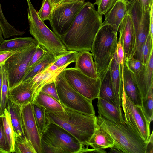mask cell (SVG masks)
Returning <instances> with one entry per match:
<instances>
[{"instance_id":"obj_1","label":"cell","mask_w":153,"mask_h":153,"mask_svg":"<svg viewBox=\"0 0 153 153\" xmlns=\"http://www.w3.org/2000/svg\"><path fill=\"white\" fill-rule=\"evenodd\" d=\"M102 22V16L96 10L94 5L85 2L68 30L59 37L68 50L91 51Z\"/></svg>"},{"instance_id":"obj_2","label":"cell","mask_w":153,"mask_h":153,"mask_svg":"<svg viewBox=\"0 0 153 153\" xmlns=\"http://www.w3.org/2000/svg\"><path fill=\"white\" fill-rule=\"evenodd\" d=\"M64 110L50 111L45 110L47 125L52 123L62 127L76 137L82 145L84 151L97 126L95 115L85 114L64 107Z\"/></svg>"},{"instance_id":"obj_3","label":"cell","mask_w":153,"mask_h":153,"mask_svg":"<svg viewBox=\"0 0 153 153\" xmlns=\"http://www.w3.org/2000/svg\"><path fill=\"white\" fill-rule=\"evenodd\" d=\"M96 122L111 136L114 146L123 153H146L147 142L138 135L125 121L123 123L115 122L99 114Z\"/></svg>"},{"instance_id":"obj_4","label":"cell","mask_w":153,"mask_h":153,"mask_svg":"<svg viewBox=\"0 0 153 153\" xmlns=\"http://www.w3.org/2000/svg\"><path fill=\"white\" fill-rule=\"evenodd\" d=\"M42 153H82L83 146L74 136L56 124H48L41 135Z\"/></svg>"},{"instance_id":"obj_5","label":"cell","mask_w":153,"mask_h":153,"mask_svg":"<svg viewBox=\"0 0 153 153\" xmlns=\"http://www.w3.org/2000/svg\"><path fill=\"white\" fill-rule=\"evenodd\" d=\"M117 32L110 25H102L94 39L91 51L99 76L108 67L116 51Z\"/></svg>"},{"instance_id":"obj_6","label":"cell","mask_w":153,"mask_h":153,"mask_svg":"<svg viewBox=\"0 0 153 153\" xmlns=\"http://www.w3.org/2000/svg\"><path fill=\"white\" fill-rule=\"evenodd\" d=\"M27 1L29 31L38 44L56 57L66 52L68 50L59 36L51 30L40 19L30 0Z\"/></svg>"},{"instance_id":"obj_7","label":"cell","mask_w":153,"mask_h":153,"mask_svg":"<svg viewBox=\"0 0 153 153\" xmlns=\"http://www.w3.org/2000/svg\"><path fill=\"white\" fill-rule=\"evenodd\" d=\"M64 70L55 79L61 104L64 107L76 111L90 115H95L92 100L81 94L70 85L65 76Z\"/></svg>"},{"instance_id":"obj_8","label":"cell","mask_w":153,"mask_h":153,"mask_svg":"<svg viewBox=\"0 0 153 153\" xmlns=\"http://www.w3.org/2000/svg\"><path fill=\"white\" fill-rule=\"evenodd\" d=\"M37 45H30L22 49L10 57L4 63L8 89L22 81Z\"/></svg>"},{"instance_id":"obj_9","label":"cell","mask_w":153,"mask_h":153,"mask_svg":"<svg viewBox=\"0 0 153 153\" xmlns=\"http://www.w3.org/2000/svg\"><path fill=\"white\" fill-rule=\"evenodd\" d=\"M121 106L125 121L138 135L147 142L150 135V122L145 117L142 107L134 104L123 89Z\"/></svg>"},{"instance_id":"obj_10","label":"cell","mask_w":153,"mask_h":153,"mask_svg":"<svg viewBox=\"0 0 153 153\" xmlns=\"http://www.w3.org/2000/svg\"><path fill=\"white\" fill-rule=\"evenodd\" d=\"M85 1L61 3L53 10L50 24L53 31L62 36L68 30Z\"/></svg>"},{"instance_id":"obj_11","label":"cell","mask_w":153,"mask_h":153,"mask_svg":"<svg viewBox=\"0 0 153 153\" xmlns=\"http://www.w3.org/2000/svg\"><path fill=\"white\" fill-rule=\"evenodd\" d=\"M64 72L68 82L75 91L92 101L97 98L100 85V77L91 78L75 68H66Z\"/></svg>"},{"instance_id":"obj_12","label":"cell","mask_w":153,"mask_h":153,"mask_svg":"<svg viewBox=\"0 0 153 153\" xmlns=\"http://www.w3.org/2000/svg\"><path fill=\"white\" fill-rule=\"evenodd\" d=\"M21 108L25 137L31 142L36 153H42L41 135L34 117L32 103L21 106Z\"/></svg>"},{"instance_id":"obj_13","label":"cell","mask_w":153,"mask_h":153,"mask_svg":"<svg viewBox=\"0 0 153 153\" xmlns=\"http://www.w3.org/2000/svg\"><path fill=\"white\" fill-rule=\"evenodd\" d=\"M119 40L122 45L125 60L133 57L136 50V36L131 17L128 13L119 26Z\"/></svg>"},{"instance_id":"obj_14","label":"cell","mask_w":153,"mask_h":153,"mask_svg":"<svg viewBox=\"0 0 153 153\" xmlns=\"http://www.w3.org/2000/svg\"><path fill=\"white\" fill-rule=\"evenodd\" d=\"M34 81L29 78L8 89V99L20 106L32 103L35 95Z\"/></svg>"},{"instance_id":"obj_15","label":"cell","mask_w":153,"mask_h":153,"mask_svg":"<svg viewBox=\"0 0 153 153\" xmlns=\"http://www.w3.org/2000/svg\"><path fill=\"white\" fill-rule=\"evenodd\" d=\"M120 65L123 89L134 104L142 107V99L134 73L128 68L125 61L123 65Z\"/></svg>"},{"instance_id":"obj_16","label":"cell","mask_w":153,"mask_h":153,"mask_svg":"<svg viewBox=\"0 0 153 153\" xmlns=\"http://www.w3.org/2000/svg\"><path fill=\"white\" fill-rule=\"evenodd\" d=\"M153 51L147 63L137 72L134 73L139 89L142 102L146 98L149 90L153 84Z\"/></svg>"},{"instance_id":"obj_17","label":"cell","mask_w":153,"mask_h":153,"mask_svg":"<svg viewBox=\"0 0 153 153\" xmlns=\"http://www.w3.org/2000/svg\"><path fill=\"white\" fill-rule=\"evenodd\" d=\"M149 23L150 9L143 11L141 22L134 27L136 38V50L133 57L141 62L142 47L149 33Z\"/></svg>"},{"instance_id":"obj_18","label":"cell","mask_w":153,"mask_h":153,"mask_svg":"<svg viewBox=\"0 0 153 153\" xmlns=\"http://www.w3.org/2000/svg\"><path fill=\"white\" fill-rule=\"evenodd\" d=\"M114 144V140L110 134L97 123L96 128L88 143V146H91L96 152L106 153L105 149L111 148Z\"/></svg>"},{"instance_id":"obj_19","label":"cell","mask_w":153,"mask_h":153,"mask_svg":"<svg viewBox=\"0 0 153 153\" xmlns=\"http://www.w3.org/2000/svg\"><path fill=\"white\" fill-rule=\"evenodd\" d=\"M128 2L126 0H118L111 9L105 15V18L102 25H110L118 31L119 26L128 13Z\"/></svg>"},{"instance_id":"obj_20","label":"cell","mask_w":153,"mask_h":153,"mask_svg":"<svg viewBox=\"0 0 153 153\" xmlns=\"http://www.w3.org/2000/svg\"><path fill=\"white\" fill-rule=\"evenodd\" d=\"M75 63L74 68L79 69L84 75L94 79L99 77L92 54L90 51L79 52Z\"/></svg>"},{"instance_id":"obj_21","label":"cell","mask_w":153,"mask_h":153,"mask_svg":"<svg viewBox=\"0 0 153 153\" xmlns=\"http://www.w3.org/2000/svg\"><path fill=\"white\" fill-rule=\"evenodd\" d=\"M100 85L97 98L103 99L120 108L114 91L109 67L99 76Z\"/></svg>"},{"instance_id":"obj_22","label":"cell","mask_w":153,"mask_h":153,"mask_svg":"<svg viewBox=\"0 0 153 153\" xmlns=\"http://www.w3.org/2000/svg\"><path fill=\"white\" fill-rule=\"evenodd\" d=\"M113 85L114 92L118 105L121 108L123 87L121 66L118 59L116 51L109 66Z\"/></svg>"},{"instance_id":"obj_23","label":"cell","mask_w":153,"mask_h":153,"mask_svg":"<svg viewBox=\"0 0 153 153\" xmlns=\"http://www.w3.org/2000/svg\"><path fill=\"white\" fill-rule=\"evenodd\" d=\"M97 106L98 114L108 120L119 123L125 122L121 108L100 98H97Z\"/></svg>"},{"instance_id":"obj_24","label":"cell","mask_w":153,"mask_h":153,"mask_svg":"<svg viewBox=\"0 0 153 153\" xmlns=\"http://www.w3.org/2000/svg\"><path fill=\"white\" fill-rule=\"evenodd\" d=\"M6 107L9 113L16 134L22 138L25 137L23 131L21 106L8 99Z\"/></svg>"},{"instance_id":"obj_25","label":"cell","mask_w":153,"mask_h":153,"mask_svg":"<svg viewBox=\"0 0 153 153\" xmlns=\"http://www.w3.org/2000/svg\"><path fill=\"white\" fill-rule=\"evenodd\" d=\"M32 103L41 105L49 111H59L64 110V106L60 102L41 91L35 95Z\"/></svg>"},{"instance_id":"obj_26","label":"cell","mask_w":153,"mask_h":153,"mask_svg":"<svg viewBox=\"0 0 153 153\" xmlns=\"http://www.w3.org/2000/svg\"><path fill=\"white\" fill-rule=\"evenodd\" d=\"M71 63H68L60 67L56 71L51 72L45 69L33 77L34 81L35 95L40 91L41 88L45 85L55 81L56 77Z\"/></svg>"},{"instance_id":"obj_27","label":"cell","mask_w":153,"mask_h":153,"mask_svg":"<svg viewBox=\"0 0 153 153\" xmlns=\"http://www.w3.org/2000/svg\"><path fill=\"white\" fill-rule=\"evenodd\" d=\"M56 59V57L48 53L33 65L27 69L22 81L33 77L52 64Z\"/></svg>"},{"instance_id":"obj_28","label":"cell","mask_w":153,"mask_h":153,"mask_svg":"<svg viewBox=\"0 0 153 153\" xmlns=\"http://www.w3.org/2000/svg\"><path fill=\"white\" fill-rule=\"evenodd\" d=\"M36 40L31 37L15 38L5 40L0 45V50H10L25 48L32 45H37Z\"/></svg>"},{"instance_id":"obj_29","label":"cell","mask_w":153,"mask_h":153,"mask_svg":"<svg viewBox=\"0 0 153 153\" xmlns=\"http://www.w3.org/2000/svg\"><path fill=\"white\" fill-rule=\"evenodd\" d=\"M3 121L4 131L8 140L11 153H14L16 133L13 127L9 113L6 107L1 114Z\"/></svg>"},{"instance_id":"obj_30","label":"cell","mask_w":153,"mask_h":153,"mask_svg":"<svg viewBox=\"0 0 153 153\" xmlns=\"http://www.w3.org/2000/svg\"><path fill=\"white\" fill-rule=\"evenodd\" d=\"M0 27L2 31L4 38H8L12 36H22L25 33L24 31H21L16 29L7 21L3 13L0 2Z\"/></svg>"},{"instance_id":"obj_31","label":"cell","mask_w":153,"mask_h":153,"mask_svg":"<svg viewBox=\"0 0 153 153\" xmlns=\"http://www.w3.org/2000/svg\"><path fill=\"white\" fill-rule=\"evenodd\" d=\"M34 117L36 125L41 135L47 125L45 114V109L42 106L32 103Z\"/></svg>"},{"instance_id":"obj_32","label":"cell","mask_w":153,"mask_h":153,"mask_svg":"<svg viewBox=\"0 0 153 153\" xmlns=\"http://www.w3.org/2000/svg\"><path fill=\"white\" fill-rule=\"evenodd\" d=\"M14 153H36L31 142L25 137L15 134Z\"/></svg>"},{"instance_id":"obj_33","label":"cell","mask_w":153,"mask_h":153,"mask_svg":"<svg viewBox=\"0 0 153 153\" xmlns=\"http://www.w3.org/2000/svg\"><path fill=\"white\" fill-rule=\"evenodd\" d=\"M153 84L149 88L146 99L142 102V108L143 113L150 122L153 120Z\"/></svg>"},{"instance_id":"obj_34","label":"cell","mask_w":153,"mask_h":153,"mask_svg":"<svg viewBox=\"0 0 153 153\" xmlns=\"http://www.w3.org/2000/svg\"><path fill=\"white\" fill-rule=\"evenodd\" d=\"M78 52L77 51L68 50L65 53L56 57L52 64L60 68L68 63L75 62Z\"/></svg>"},{"instance_id":"obj_35","label":"cell","mask_w":153,"mask_h":153,"mask_svg":"<svg viewBox=\"0 0 153 153\" xmlns=\"http://www.w3.org/2000/svg\"><path fill=\"white\" fill-rule=\"evenodd\" d=\"M2 85L1 92V102L0 105V113L1 114L6 108L7 102L8 86L6 73L4 64H2Z\"/></svg>"},{"instance_id":"obj_36","label":"cell","mask_w":153,"mask_h":153,"mask_svg":"<svg viewBox=\"0 0 153 153\" xmlns=\"http://www.w3.org/2000/svg\"><path fill=\"white\" fill-rule=\"evenodd\" d=\"M153 51V39L149 33L142 48L141 62L144 65L148 62Z\"/></svg>"},{"instance_id":"obj_37","label":"cell","mask_w":153,"mask_h":153,"mask_svg":"<svg viewBox=\"0 0 153 153\" xmlns=\"http://www.w3.org/2000/svg\"><path fill=\"white\" fill-rule=\"evenodd\" d=\"M53 10L52 4L50 0H43L41 7L37 13L42 21H49L51 18Z\"/></svg>"},{"instance_id":"obj_38","label":"cell","mask_w":153,"mask_h":153,"mask_svg":"<svg viewBox=\"0 0 153 153\" xmlns=\"http://www.w3.org/2000/svg\"><path fill=\"white\" fill-rule=\"evenodd\" d=\"M11 153L3 126V121L0 115V153Z\"/></svg>"},{"instance_id":"obj_39","label":"cell","mask_w":153,"mask_h":153,"mask_svg":"<svg viewBox=\"0 0 153 153\" xmlns=\"http://www.w3.org/2000/svg\"><path fill=\"white\" fill-rule=\"evenodd\" d=\"M118 0H96L94 5L97 6V12L102 16L105 15L112 7Z\"/></svg>"},{"instance_id":"obj_40","label":"cell","mask_w":153,"mask_h":153,"mask_svg":"<svg viewBox=\"0 0 153 153\" xmlns=\"http://www.w3.org/2000/svg\"><path fill=\"white\" fill-rule=\"evenodd\" d=\"M40 91L47 94L60 102L55 81L44 85L41 88Z\"/></svg>"},{"instance_id":"obj_41","label":"cell","mask_w":153,"mask_h":153,"mask_svg":"<svg viewBox=\"0 0 153 153\" xmlns=\"http://www.w3.org/2000/svg\"><path fill=\"white\" fill-rule=\"evenodd\" d=\"M48 53L44 47L38 44L35 51L30 60L28 68L33 65Z\"/></svg>"},{"instance_id":"obj_42","label":"cell","mask_w":153,"mask_h":153,"mask_svg":"<svg viewBox=\"0 0 153 153\" xmlns=\"http://www.w3.org/2000/svg\"><path fill=\"white\" fill-rule=\"evenodd\" d=\"M124 61L128 68L133 73L138 71L144 65L141 61L136 59L133 57L125 60Z\"/></svg>"},{"instance_id":"obj_43","label":"cell","mask_w":153,"mask_h":153,"mask_svg":"<svg viewBox=\"0 0 153 153\" xmlns=\"http://www.w3.org/2000/svg\"><path fill=\"white\" fill-rule=\"evenodd\" d=\"M24 48L10 50H0V65L4 64L7 60L13 54Z\"/></svg>"},{"instance_id":"obj_44","label":"cell","mask_w":153,"mask_h":153,"mask_svg":"<svg viewBox=\"0 0 153 153\" xmlns=\"http://www.w3.org/2000/svg\"><path fill=\"white\" fill-rule=\"evenodd\" d=\"M116 51L119 63L122 65L125 61L124 54L123 46L119 40L117 44Z\"/></svg>"},{"instance_id":"obj_45","label":"cell","mask_w":153,"mask_h":153,"mask_svg":"<svg viewBox=\"0 0 153 153\" xmlns=\"http://www.w3.org/2000/svg\"><path fill=\"white\" fill-rule=\"evenodd\" d=\"M153 131L150 134L148 141L147 143L146 146V153H153Z\"/></svg>"},{"instance_id":"obj_46","label":"cell","mask_w":153,"mask_h":153,"mask_svg":"<svg viewBox=\"0 0 153 153\" xmlns=\"http://www.w3.org/2000/svg\"><path fill=\"white\" fill-rule=\"evenodd\" d=\"M149 33L153 39V4L150 6Z\"/></svg>"},{"instance_id":"obj_47","label":"cell","mask_w":153,"mask_h":153,"mask_svg":"<svg viewBox=\"0 0 153 153\" xmlns=\"http://www.w3.org/2000/svg\"><path fill=\"white\" fill-rule=\"evenodd\" d=\"M140 6L143 10L145 11L150 8V4L149 0H138Z\"/></svg>"},{"instance_id":"obj_48","label":"cell","mask_w":153,"mask_h":153,"mask_svg":"<svg viewBox=\"0 0 153 153\" xmlns=\"http://www.w3.org/2000/svg\"><path fill=\"white\" fill-rule=\"evenodd\" d=\"M60 68H59L55 65L52 64L46 68L45 69L51 72H54L57 71Z\"/></svg>"},{"instance_id":"obj_49","label":"cell","mask_w":153,"mask_h":153,"mask_svg":"<svg viewBox=\"0 0 153 153\" xmlns=\"http://www.w3.org/2000/svg\"><path fill=\"white\" fill-rule=\"evenodd\" d=\"M2 64L0 65V105L1 102V92L2 85Z\"/></svg>"},{"instance_id":"obj_50","label":"cell","mask_w":153,"mask_h":153,"mask_svg":"<svg viewBox=\"0 0 153 153\" xmlns=\"http://www.w3.org/2000/svg\"><path fill=\"white\" fill-rule=\"evenodd\" d=\"M64 0H50L53 9L57 5L59 4Z\"/></svg>"},{"instance_id":"obj_51","label":"cell","mask_w":153,"mask_h":153,"mask_svg":"<svg viewBox=\"0 0 153 153\" xmlns=\"http://www.w3.org/2000/svg\"><path fill=\"white\" fill-rule=\"evenodd\" d=\"M110 153H123V152L120 149L114 146L111 148Z\"/></svg>"},{"instance_id":"obj_52","label":"cell","mask_w":153,"mask_h":153,"mask_svg":"<svg viewBox=\"0 0 153 153\" xmlns=\"http://www.w3.org/2000/svg\"><path fill=\"white\" fill-rule=\"evenodd\" d=\"M3 37L2 31L0 27V45L5 40Z\"/></svg>"},{"instance_id":"obj_53","label":"cell","mask_w":153,"mask_h":153,"mask_svg":"<svg viewBox=\"0 0 153 153\" xmlns=\"http://www.w3.org/2000/svg\"><path fill=\"white\" fill-rule=\"evenodd\" d=\"M86 0H64L60 3L68 2H74L76 1H84Z\"/></svg>"},{"instance_id":"obj_54","label":"cell","mask_w":153,"mask_h":153,"mask_svg":"<svg viewBox=\"0 0 153 153\" xmlns=\"http://www.w3.org/2000/svg\"><path fill=\"white\" fill-rule=\"evenodd\" d=\"M129 3H132L134 2L136 0H126Z\"/></svg>"},{"instance_id":"obj_55","label":"cell","mask_w":153,"mask_h":153,"mask_svg":"<svg viewBox=\"0 0 153 153\" xmlns=\"http://www.w3.org/2000/svg\"><path fill=\"white\" fill-rule=\"evenodd\" d=\"M149 1H150V0H149Z\"/></svg>"},{"instance_id":"obj_56","label":"cell","mask_w":153,"mask_h":153,"mask_svg":"<svg viewBox=\"0 0 153 153\" xmlns=\"http://www.w3.org/2000/svg\"></svg>"},{"instance_id":"obj_57","label":"cell","mask_w":153,"mask_h":153,"mask_svg":"<svg viewBox=\"0 0 153 153\" xmlns=\"http://www.w3.org/2000/svg\"></svg>"}]
</instances>
